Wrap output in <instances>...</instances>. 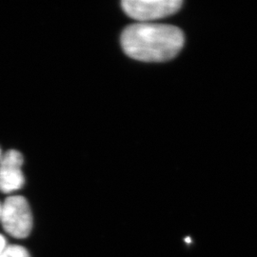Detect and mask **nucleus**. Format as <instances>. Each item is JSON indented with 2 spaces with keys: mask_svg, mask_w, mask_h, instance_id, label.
<instances>
[{
  "mask_svg": "<svg viewBox=\"0 0 257 257\" xmlns=\"http://www.w3.org/2000/svg\"><path fill=\"white\" fill-rule=\"evenodd\" d=\"M6 248H7L6 240L0 234V257L2 256V254H3V252H4Z\"/></svg>",
  "mask_w": 257,
  "mask_h": 257,
  "instance_id": "423d86ee",
  "label": "nucleus"
},
{
  "mask_svg": "<svg viewBox=\"0 0 257 257\" xmlns=\"http://www.w3.org/2000/svg\"><path fill=\"white\" fill-rule=\"evenodd\" d=\"M1 156H2V153H1V150H0V159H1Z\"/></svg>",
  "mask_w": 257,
  "mask_h": 257,
  "instance_id": "6e6552de",
  "label": "nucleus"
},
{
  "mask_svg": "<svg viewBox=\"0 0 257 257\" xmlns=\"http://www.w3.org/2000/svg\"><path fill=\"white\" fill-rule=\"evenodd\" d=\"M23 156L16 150H10L0 159V192L5 193L18 191L25 183L22 173Z\"/></svg>",
  "mask_w": 257,
  "mask_h": 257,
  "instance_id": "20e7f679",
  "label": "nucleus"
},
{
  "mask_svg": "<svg viewBox=\"0 0 257 257\" xmlns=\"http://www.w3.org/2000/svg\"><path fill=\"white\" fill-rule=\"evenodd\" d=\"M0 221L4 230L15 238H25L33 229V214L26 198L10 196L1 207Z\"/></svg>",
  "mask_w": 257,
  "mask_h": 257,
  "instance_id": "f03ea898",
  "label": "nucleus"
},
{
  "mask_svg": "<svg viewBox=\"0 0 257 257\" xmlns=\"http://www.w3.org/2000/svg\"><path fill=\"white\" fill-rule=\"evenodd\" d=\"M1 257H31L27 249L21 246H7Z\"/></svg>",
  "mask_w": 257,
  "mask_h": 257,
  "instance_id": "39448f33",
  "label": "nucleus"
},
{
  "mask_svg": "<svg viewBox=\"0 0 257 257\" xmlns=\"http://www.w3.org/2000/svg\"><path fill=\"white\" fill-rule=\"evenodd\" d=\"M1 207H2V204L0 203V216H1Z\"/></svg>",
  "mask_w": 257,
  "mask_h": 257,
  "instance_id": "0eeeda50",
  "label": "nucleus"
},
{
  "mask_svg": "<svg viewBox=\"0 0 257 257\" xmlns=\"http://www.w3.org/2000/svg\"><path fill=\"white\" fill-rule=\"evenodd\" d=\"M182 5L181 0H125L122 2L123 11L128 17L142 23L172 16Z\"/></svg>",
  "mask_w": 257,
  "mask_h": 257,
  "instance_id": "7ed1b4c3",
  "label": "nucleus"
},
{
  "mask_svg": "<svg viewBox=\"0 0 257 257\" xmlns=\"http://www.w3.org/2000/svg\"><path fill=\"white\" fill-rule=\"evenodd\" d=\"M183 32L172 25L138 23L126 28L121 46L130 57L144 62L173 59L183 48Z\"/></svg>",
  "mask_w": 257,
  "mask_h": 257,
  "instance_id": "f257e3e1",
  "label": "nucleus"
}]
</instances>
